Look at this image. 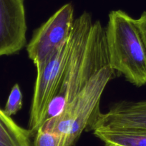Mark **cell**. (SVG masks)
Returning a JSON list of instances; mask_svg holds the SVG:
<instances>
[{
  "mask_svg": "<svg viewBox=\"0 0 146 146\" xmlns=\"http://www.w3.org/2000/svg\"><path fill=\"white\" fill-rule=\"evenodd\" d=\"M105 29L110 67L133 85H146V46L136 19L112 11Z\"/></svg>",
  "mask_w": 146,
  "mask_h": 146,
  "instance_id": "6da1fadb",
  "label": "cell"
},
{
  "mask_svg": "<svg viewBox=\"0 0 146 146\" xmlns=\"http://www.w3.org/2000/svg\"><path fill=\"white\" fill-rule=\"evenodd\" d=\"M115 73L110 65L99 70L61 113L47 119L40 127L58 135L59 146H74L100 112L101 97Z\"/></svg>",
  "mask_w": 146,
  "mask_h": 146,
  "instance_id": "7a4b0ae2",
  "label": "cell"
},
{
  "mask_svg": "<svg viewBox=\"0 0 146 146\" xmlns=\"http://www.w3.org/2000/svg\"><path fill=\"white\" fill-rule=\"evenodd\" d=\"M70 45V36L47 62L41 69L36 70L28 129L32 135H35L47 120L50 105L57 94L64 74Z\"/></svg>",
  "mask_w": 146,
  "mask_h": 146,
  "instance_id": "3957f363",
  "label": "cell"
},
{
  "mask_svg": "<svg viewBox=\"0 0 146 146\" xmlns=\"http://www.w3.org/2000/svg\"><path fill=\"white\" fill-rule=\"evenodd\" d=\"M74 22V8L68 3L35 30L27 45V52L36 70L41 69L68 40Z\"/></svg>",
  "mask_w": 146,
  "mask_h": 146,
  "instance_id": "277c9868",
  "label": "cell"
},
{
  "mask_svg": "<svg viewBox=\"0 0 146 146\" xmlns=\"http://www.w3.org/2000/svg\"><path fill=\"white\" fill-rule=\"evenodd\" d=\"M27 31L25 0H0V57L20 52Z\"/></svg>",
  "mask_w": 146,
  "mask_h": 146,
  "instance_id": "5b68a950",
  "label": "cell"
},
{
  "mask_svg": "<svg viewBox=\"0 0 146 146\" xmlns=\"http://www.w3.org/2000/svg\"><path fill=\"white\" fill-rule=\"evenodd\" d=\"M98 127L146 130V100L115 103L105 113L100 112L88 130Z\"/></svg>",
  "mask_w": 146,
  "mask_h": 146,
  "instance_id": "8992f818",
  "label": "cell"
},
{
  "mask_svg": "<svg viewBox=\"0 0 146 146\" xmlns=\"http://www.w3.org/2000/svg\"><path fill=\"white\" fill-rule=\"evenodd\" d=\"M92 131L105 146H146V130L98 127Z\"/></svg>",
  "mask_w": 146,
  "mask_h": 146,
  "instance_id": "52a82bcc",
  "label": "cell"
},
{
  "mask_svg": "<svg viewBox=\"0 0 146 146\" xmlns=\"http://www.w3.org/2000/svg\"><path fill=\"white\" fill-rule=\"evenodd\" d=\"M32 134L15 123L0 108V146H32Z\"/></svg>",
  "mask_w": 146,
  "mask_h": 146,
  "instance_id": "ba28073f",
  "label": "cell"
},
{
  "mask_svg": "<svg viewBox=\"0 0 146 146\" xmlns=\"http://www.w3.org/2000/svg\"><path fill=\"white\" fill-rule=\"evenodd\" d=\"M22 98L23 96L20 88L18 84H15L11 90L4 109L5 113L9 116L16 115L22 108Z\"/></svg>",
  "mask_w": 146,
  "mask_h": 146,
  "instance_id": "9c48e42d",
  "label": "cell"
},
{
  "mask_svg": "<svg viewBox=\"0 0 146 146\" xmlns=\"http://www.w3.org/2000/svg\"><path fill=\"white\" fill-rule=\"evenodd\" d=\"M59 145L60 137L53 132L40 127L35 133L34 146H59Z\"/></svg>",
  "mask_w": 146,
  "mask_h": 146,
  "instance_id": "30bf717a",
  "label": "cell"
},
{
  "mask_svg": "<svg viewBox=\"0 0 146 146\" xmlns=\"http://www.w3.org/2000/svg\"><path fill=\"white\" fill-rule=\"evenodd\" d=\"M136 23L140 29L143 41L146 46V12H143L140 17L136 19Z\"/></svg>",
  "mask_w": 146,
  "mask_h": 146,
  "instance_id": "8fae6325",
  "label": "cell"
}]
</instances>
